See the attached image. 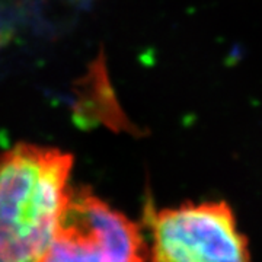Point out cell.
Segmentation results:
<instances>
[{"mask_svg": "<svg viewBox=\"0 0 262 262\" xmlns=\"http://www.w3.org/2000/svg\"><path fill=\"white\" fill-rule=\"evenodd\" d=\"M73 156L19 143L0 155V262H41L69 191Z\"/></svg>", "mask_w": 262, "mask_h": 262, "instance_id": "cell-1", "label": "cell"}, {"mask_svg": "<svg viewBox=\"0 0 262 262\" xmlns=\"http://www.w3.org/2000/svg\"><path fill=\"white\" fill-rule=\"evenodd\" d=\"M140 226L88 187H69L41 262H147Z\"/></svg>", "mask_w": 262, "mask_h": 262, "instance_id": "cell-2", "label": "cell"}, {"mask_svg": "<svg viewBox=\"0 0 262 262\" xmlns=\"http://www.w3.org/2000/svg\"><path fill=\"white\" fill-rule=\"evenodd\" d=\"M147 262H252L248 239L225 201L147 208Z\"/></svg>", "mask_w": 262, "mask_h": 262, "instance_id": "cell-3", "label": "cell"}, {"mask_svg": "<svg viewBox=\"0 0 262 262\" xmlns=\"http://www.w3.org/2000/svg\"><path fill=\"white\" fill-rule=\"evenodd\" d=\"M76 120L84 124L102 122L113 130L137 134L136 125L125 117L117 101L102 56L95 60L88 73L77 82Z\"/></svg>", "mask_w": 262, "mask_h": 262, "instance_id": "cell-4", "label": "cell"}]
</instances>
